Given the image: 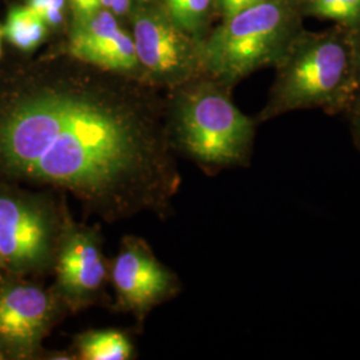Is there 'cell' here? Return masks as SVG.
I'll use <instances>...</instances> for the list:
<instances>
[{
  "label": "cell",
  "instance_id": "6da1fadb",
  "mask_svg": "<svg viewBox=\"0 0 360 360\" xmlns=\"http://www.w3.org/2000/svg\"><path fill=\"white\" fill-rule=\"evenodd\" d=\"M0 178L70 195L105 223L167 218L181 186L167 127L147 105L77 79L0 98Z\"/></svg>",
  "mask_w": 360,
  "mask_h": 360
},
{
  "label": "cell",
  "instance_id": "7a4b0ae2",
  "mask_svg": "<svg viewBox=\"0 0 360 360\" xmlns=\"http://www.w3.org/2000/svg\"><path fill=\"white\" fill-rule=\"evenodd\" d=\"M229 89L200 75L181 84L172 104L169 147L207 175L247 167L254 153L255 120L233 104Z\"/></svg>",
  "mask_w": 360,
  "mask_h": 360
},
{
  "label": "cell",
  "instance_id": "3957f363",
  "mask_svg": "<svg viewBox=\"0 0 360 360\" xmlns=\"http://www.w3.org/2000/svg\"><path fill=\"white\" fill-rule=\"evenodd\" d=\"M276 79L260 122L296 110L349 108L360 92L352 35L299 32L275 65Z\"/></svg>",
  "mask_w": 360,
  "mask_h": 360
},
{
  "label": "cell",
  "instance_id": "277c9868",
  "mask_svg": "<svg viewBox=\"0 0 360 360\" xmlns=\"http://www.w3.org/2000/svg\"><path fill=\"white\" fill-rule=\"evenodd\" d=\"M299 0H266L226 18L199 46L203 74L231 87L264 65H276L300 32Z\"/></svg>",
  "mask_w": 360,
  "mask_h": 360
},
{
  "label": "cell",
  "instance_id": "5b68a950",
  "mask_svg": "<svg viewBox=\"0 0 360 360\" xmlns=\"http://www.w3.org/2000/svg\"><path fill=\"white\" fill-rule=\"evenodd\" d=\"M0 188V263L15 275L53 269L65 212V193Z\"/></svg>",
  "mask_w": 360,
  "mask_h": 360
},
{
  "label": "cell",
  "instance_id": "8992f818",
  "mask_svg": "<svg viewBox=\"0 0 360 360\" xmlns=\"http://www.w3.org/2000/svg\"><path fill=\"white\" fill-rule=\"evenodd\" d=\"M52 291L68 312H80L101 302L110 283V259L98 226L79 223L65 212L55 254Z\"/></svg>",
  "mask_w": 360,
  "mask_h": 360
},
{
  "label": "cell",
  "instance_id": "52a82bcc",
  "mask_svg": "<svg viewBox=\"0 0 360 360\" xmlns=\"http://www.w3.org/2000/svg\"><path fill=\"white\" fill-rule=\"evenodd\" d=\"M110 283L115 307L143 324L153 309L174 299L181 290L178 275L155 255L141 236L124 235L110 260Z\"/></svg>",
  "mask_w": 360,
  "mask_h": 360
},
{
  "label": "cell",
  "instance_id": "ba28073f",
  "mask_svg": "<svg viewBox=\"0 0 360 360\" xmlns=\"http://www.w3.org/2000/svg\"><path fill=\"white\" fill-rule=\"evenodd\" d=\"M68 311L56 294L41 285L13 282L0 287V354L30 359Z\"/></svg>",
  "mask_w": 360,
  "mask_h": 360
},
{
  "label": "cell",
  "instance_id": "9c48e42d",
  "mask_svg": "<svg viewBox=\"0 0 360 360\" xmlns=\"http://www.w3.org/2000/svg\"><path fill=\"white\" fill-rule=\"evenodd\" d=\"M171 19L142 10L135 16L134 43L144 79L181 86L205 75L199 47L191 46Z\"/></svg>",
  "mask_w": 360,
  "mask_h": 360
},
{
  "label": "cell",
  "instance_id": "30bf717a",
  "mask_svg": "<svg viewBox=\"0 0 360 360\" xmlns=\"http://www.w3.org/2000/svg\"><path fill=\"white\" fill-rule=\"evenodd\" d=\"M68 53L77 62L107 74L146 80L134 39L119 27L115 13L107 8L79 18L70 37Z\"/></svg>",
  "mask_w": 360,
  "mask_h": 360
},
{
  "label": "cell",
  "instance_id": "8fae6325",
  "mask_svg": "<svg viewBox=\"0 0 360 360\" xmlns=\"http://www.w3.org/2000/svg\"><path fill=\"white\" fill-rule=\"evenodd\" d=\"M72 356L79 360H131L135 345L126 331L117 328H92L74 339Z\"/></svg>",
  "mask_w": 360,
  "mask_h": 360
},
{
  "label": "cell",
  "instance_id": "7c38bea8",
  "mask_svg": "<svg viewBox=\"0 0 360 360\" xmlns=\"http://www.w3.org/2000/svg\"><path fill=\"white\" fill-rule=\"evenodd\" d=\"M4 35L19 50L31 51L46 37V22L28 6H18L7 16Z\"/></svg>",
  "mask_w": 360,
  "mask_h": 360
},
{
  "label": "cell",
  "instance_id": "4fadbf2b",
  "mask_svg": "<svg viewBox=\"0 0 360 360\" xmlns=\"http://www.w3.org/2000/svg\"><path fill=\"white\" fill-rule=\"evenodd\" d=\"M300 11L352 30L360 26V0H303Z\"/></svg>",
  "mask_w": 360,
  "mask_h": 360
},
{
  "label": "cell",
  "instance_id": "5bb4252c",
  "mask_svg": "<svg viewBox=\"0 0 360 360\" xmlns=\"http://www.w3.org/2000/svg\"><path fill=\"white\" fill-rule=\"evenodd\" d=\"M171 22L190 34L198 32L206 23L212 0H166Z\"/></svg>",
  "mask_w": 360,
  "mask_h": 360
},
{
  "label": "cell",
  "instance_id": "9a60e30c",
  "mask_svg": "<svg viewBox=\"0 0 360 360\" xmlns=\"http://www.w3.org/2000/svg\"><path fill=\"white\" fill-rule=\"evenodd\" d=\"M27 6L38 13L46 25L55 26L63 19L65 0H28Z\"/></svg>",
  "mask_w": 360,
  "mask_h": 360
},
{
  "label": "cell",
  "instance_id": "2e32d148",
  "mask_svg": "<svg viewBox=\"0 0 360 360\" xmlns=\"http://www.w3.org/2000/svg\"><path fill=\"white\" fill-rule=\"evenodd\" d=\"M266 0H218L219 8L223 13L224 19L230 18L235 13H240L250 7H254L259 3H263Z\"/></svg>",
  "mask_w": 360,
  "mask_h": 360
},
{
  "label": "cell",
  "instance_id": "e0dca14e",
  "mask_svg": "<svg viewBox=\"0 0 360 360\" xmlns=\"http://www.w3.org/2000/svg\"><path fill=\"white\" fill-rule=\"evenodd\" d=\"M349 110H351L352 135H354V139H355V144L358 146L360 151V92L349 105Z\"/></svg>",
  "mask_w": 360,
  "mask_h": 360
},
{
  "label": "cell",
  "instance_id": "ac0fdd59",
  "mask_svg": "<svg viewBox=\"0 0 360 360\" xmlns=\"http://www.w3.org/2000/svg\"><path fill=\"white\" fill-rule=\"evenodd\" d=\"M75 11L79 18L90 16L96 13L99 8H102V4L99 0H71Z\"/></svg>",
  "mask_w": 360,
  "mask_h": 360
},
{
  "label": "cell",
  "instance_id": "d6986e66",
  "mask_svg": "<svg viewBox=\"0 0 360 360\" xmlns=\"http://www.w3.org/2000/svg\"><path fill=\"white\" fill-rule=\"evenodd\" d=\"M104 8L115 15H124L129 10L131 0H99Z\"/></svg>",
  "mask_w": 360,
  "mask_h": 360
},
{
  "label": "cell",
  "instance_id": "ffe728a7",
  "mask_svg": "<svg viewBox=\"0 0 360 360\" xmlns=\"http://www.w3.org/2000/svg\"><path fill=\"white\" fill-rule=\"evenodd\" d=\"M356 34L352 35L354 38V49H355V56H356V65H358V71L360 77V26L356 28Z\"/></svg>",
  "mask_w": 360,
  "mask_h": 360
},
{
  "label": "cell",
  "instance_id": "44dd1931",
  "mask_svg": "<svg viewBox=\"0 0 360 360\" xmlns=\"http://www.w3.org/2000/svg\"><path fill=\"white\" fill-rule=\"evenodd\" d=\"M0 53H1V30H0Z\"/></svg>",
  "mask_w": 360,
  "mask_h": 360
},
{
  "label": "cell",
  "instance_id": "7402d4cb",
  "mask_svg": "<svg viewBox=\"0 0 360 360\" xmlns=\"http://www.w3.org/2000/svg\"><path fill=\"white\" fill-rule=\"evenodd\" d=\"M0 359H6V358H4V356L0 354Z\"/></svg>",
  "mask_w": 360,
  "mask_h": 360
},
{
  "label": "cell",
  "instance_id": "603a6c76",
  "mask_svg": "<svg viewBox=\"0 0 360 360\" xmlns=\"http://www.w3.org/2000/svg\"><path fill=\"white\" fill-rule=\"evenodd\" d=\"M0 269H1V263H0Z\"/></svg>",
  "mask_w": 360,
  "mask_h": 360
}]
</instances>
